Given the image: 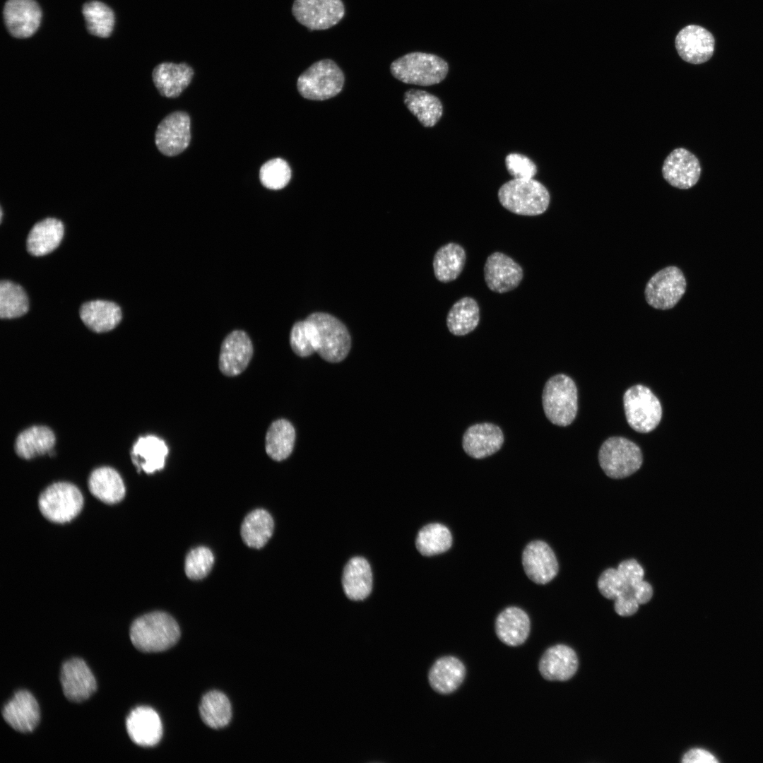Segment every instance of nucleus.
<instances>
[{
  "mask_svg": "<svg viewBox=\"0 0 763 763\" xmlns=\"http://www.w3.org/2000/svg\"><path fill=\"white\" fill-rule=\"evenodd\" d=\"M129 635L138 650L155 653L173 646L179 639L180 629L171 615L155 611L136 619L131 625Z\"/></svg>",
  "mask_w": 763,
  "mask_h": 763,
  "instance_id": "obj_1",
  "label": "nucleus"
},
{
  "mask_svg": "<svg viewBox=\"0 0 763 763\" xmlns=\"http://www.w3.org/2000/svg\"><path fill=\"white\" fill-rule=\"evenodd\" d=\"M501 205L511 213L533 216L548 209L550 196L546 187L533 179H513L498 191Z\"/></svg>",
  "mask_w": 763,
  "mask_h": 763,
  "instance_id": "obj_2",
  "label": "nucleus"
},
{
  "mask_svg": "<svg viewBox=\"0 0 763 763\" xmlns=\"http://www.w3.org/2000/svg\"><path fill=\"white\" fill-rule=\"evenodd\" d=\"M449 70L447 63L439 57L424 52H411L394 61L391 74L398 81L422 86L442 81Z\"/></svg>",
  "mask_w": 763,
  "mask_h": 763,
  "instance_id": "obj_3",
  "label": "nucleus"
},
{
  "mask_svg": "<svg viewBox=\"0 0 763 763\" xmlns=\"http://www.w3.org/2000/svg\"><path fill=\"white\" fill-rule=\"evenodd\" d=\"M542 403L547 418L553 424L567 426L574 420L577 409V389L567 375L556 374L545 384Z\"/></svg>",
  "mask_w": 763,
  "mask_h": 763,
  "instance_id": "obj_4",
  "label": "nucleus"
},
{
  "mask_svg": "<svg viewBox=\"0 0 763 763\" xmlns=\"http://www.w3.org/2000/svg\"><path fill=\"white\" fill-rule=\"evenodd\" d=\"M344 79L342 70L333 61L322 59L314 63L299 76L297 88L306 99L325 100L341 91Z\"/></svg>",
  "mask_w": 763,
  "mask_h": 763,
  "instance_id": "obj_5",
  "label": "nucleus"
},
{
  "mask_svg": "<svg viewBox=\"0 0 763 763\" xmlns=\"http://www.w3.org/2000/svg\"><path fill=\"white\" fill-rule=\"evenodd\" d=\"M600 466L611 478H624L638 471L643 462L642 453L634 442L622 437H612L601 445Z\"/></svg>",
  "mask_w": 763,
  "mask_h": 763,
  "instance_id": "obj_6",
  "label": "nucleus"
},
{
  "mask_svg": "<svg viewBox=\"0 0 763 763\" xmlns=\"http://www.w3.org/2000/svg\"><path fill=\"white\" fill-rule=\"evenodd\" d=\"M307 318L314 324L318 336L317 353L329 362H339L348 355L351 339L346 326L336 317L324 312H314Z\"/></svg>",
  "mask_w": 763,
  "mask_h": 763,
  "instance_id": "obj_7",
  "label": "nucleus"
},
{
  "mask_svg": "<svg viewBox=\"0 0 763 763\" xmlns=\"http://www.w3.org/2000/svg\"><path fill=\"white\" fill-rule=\"evenodd\" d=\"M623 404L628 424L638 432L652 431L661 420V403L645 386L637 384L629 388L624 394Z\"/></svg>",
  "mask_w": 763,
  "mask_h": 763,
  "instance_id": "obj_8",
  "label": "nucleus"
},
{
  "mask_svg": "<svg viewBox=\"0 0 763 763\" xmlns=\"http://www.w3.org/2000/svg\"><path fill=\"white\" fill-rule=\"evenodd\" d=\"M39 508L47 519L56 523L71 521L80 512L83 499L74 485L59 482L49 485L39 497Z\"/></svg>",
  "mask_w": 763,
  "mask_h": 763,
  "instance_id": "obj_9",
  "label": "nucleus"
},
{
  "mask_svg": "<svg viewBox=\"0 0 763 763\" xmlns=\"http://www.w3.org/2000/svg\"><path fill=\"white\" fill-rule=\"evenodd\" d=\"M686 280L680 268L668 266L656 273L645 288L647 303L658 309L673 308L686 290Z\"/></svg>",
  "mask_w": 763,
  "mask_h": 763,
  "instance_id": "obj_10",
  "label": "nucleus"
},
{
  "mask_svg": "<svg viewBox=\"0 0 763 763\" xmlns=\"http://www.w3.org/2000/svg\"><path fill=\"white\" fill-rule=\"evenodd\" d=\"M292 13L311 30H326L337 24L345 14L341 0H295Z\"/></svg>",
  "mask_w": 763,
  "mask_h": 763,
  "instance_id": "obj_11",
  "label": "nucleus"
},
{
  "mask_svg": "<svg viewBox=\"0 0 763 763\" xmlns=\"http://www.w3.org/2000/svg\"><path fill=\"white\" fill-rule=\"evenodd\" d=\"M190 141V118L184 112L168 114L158 126L155 145L165 155L179 154L188 147Z\"/></svg>",
  "mask_w": 763,
  "mask_h": 763,
  "instance_id": "obj_12",
  "label": "nucleus"
},
{
  "mask_svg": "<svg viewBox=\"0 0 763 763\" xmlns=\"http://www.w3.org/2000/svg\"><path fill=\"white\" fill-rule=\"evenodd\" d=\"M254 353L252 342L246 332L235 330L223 341L220 346L218 367L227 377H235L248 367Z\"/></svg>",
  "mask_w": 763,
  "mask_h": 763,
  "instance_id": "obj_13",
  "label": "nucleus"
},
{
  "mask_svg": "<svg viewBox=\"0 0 763 763\" xmlns=\"http://www.w3.org/2000/svg\"><path fill=\"white\" fill-rule=\"evenodd\" d=\"M524 277L521 266L513 259L496 252L487 258L484 266V278L488 288L504 293L519 286Z\"/></svg>",
  "mask_w": 763,
  "mask_h": 763,
  "instance_id": "obj_14",
  "label": "nucleus"
},
{
  "mask_svg": "<svg viewBox=\"0 0 763 763\" xmlns=\"http://www.w3.org/2000/svg\"><path fill=\"white\" fill-rule=\"evenodd\" d=\"M60 680L65 697L73 702L88 699L97 689L95 678L81 658H73L65 661L61 667Z\"/></svg>",
  "mask_w": 763,
  "mask_h": 763,
  "instance_id": "obj_15",
  "label": "nucleus"
},
{
  "mask_svg": "<svg viewBox=\"0 0 763 763\" xmlns=\"http://www.w3.org/2000/svg\"><path fill=\"white\" fill-rule=\"evenodd\" d=\"M675 47L685 61L700 64L709 61L714 54L715 39L706 28L697 25L683 28L675 38Z\"/></svg>",
  "mask_w": 763,
  "mask_h": 763,
  "instance_id": "obj_16",
  "label": "nucleus"
},
{
  "mask_svg": "<svg viewBox=\"0 0 763 763\" xmlns=\"http://www.w3.org/2000/svg\"><path fill=\"white\" fill-rule=\"evenodd\" d=\"M662 174L671 186L687 189L697 183L701 175V166L693 153L684 148H678L665 159Z\"/></svg>",
  "mask_w": 763,
  "mask_h": 763,
  "instance_id": "obj_17",
  "label": "nucleus"
},
{
  "mask_svg": "<svg viewBox=\"0 0 763 763\" xmlns=\"http://www.w3.org/2000/svg\"><path fill=\"white\" fill-rule=\"evenodd\" d=\"M3 16L8 32L17 38H25L37 30L42 11L35 0H7Z\"/></svg>",
  "mask_w": 763,
  "mask_h": 763,
  "instance_id": "obj_18",
  "label": "nucleus"
},
{
  "mask_svg": "<svg viewBox=\"0 0 763 763\" xmlns=\"http://www.w3.org/2000/svg\"><path fill=\"white\" fill-rule=\"evenodd\" d=\"M525 573L533 582L545 584L558 572V562L550 547L545 542L536 540L528 543L522 554Z\"/></svg>",
  "mask_w": 763,
  "mask_h": 763,
  "instance_id": "obj_19",
  "label": "nucleus"
},
{
  "mask_svg": "<svg viewBox=\"0 0 763 763\" xmlns=\"http://www.w3.org/2000/svg\"><path fill=\"white\" fill-rule=\"evenodd\" d=\"M2 716L11 728L25 733L38 725L40 711L34 696L27 690H20L4 705Z\"/></svg>",
  "mask_w": 763,
  "mask_h": 763,
  "instance_id": "obj_20",
  "label": "nucleus"
},
{
  "mask_svg": "<svg viewBox=\"0 0 763 763\" xmlns=\"http://www.w3.org/2000/svg\"><path fill=\"white\" fill-rule=\"evenodd\" d=\"M126 727L131 740L139 746H155L162 736L160 716L148 706H138L132 710L126 718Z\"/></svg>",
  "mask_w": 763,
  "mask_h": 763,
  "instance_id": "obj_21",
  "label": "nucleus"
},
{
  "mask_svg": "<svg viewBox=\"0 0 763 763\" xmlns=\"http://www.w3.org/2000/svg\"><path fill=\"white\" fill-rule=\"evenodd\" d=\"M504 443V435L497 425L484 422L469 427L463 436L465 452L475 459H483L499 451Z\"/></svg>",
  "mask_w": 763,
  "mask_h": 763,
  "instance_id": "obj_22",
  "label": "nucleus"
},
{
  "mask_svg": "<svg viewBox=\"0 0 763 763\" xmlns=\"http://www.w3.org/2000/svg\"><path fill=\"white\" fill-rule=\"evenodd\" d=\"M578 665L576 653L571 647L557 644L543 653L539 661L538 670L547 680L567 681L574 675Z\"/></svg>",
  "mask_w": 763,
  "mask_h": 763,
  "instance_id": "obj_23",
  "label": "nucleus"
},
{
  "mask_svg": "<svg viewBox=\"0 0 763 763\" xmlns=\"http://www.w3.org/2000/svg\"><path fill=\"white\" fill-rule=\"evenodd\" d=\"M530 630L528 615L518 607L505 608L496 618V634L507 646H517L524 644L529 636Z\"/></svg>",
  "mask_w": 763,
  "mask_h": 763,
  "instance_id": "obj_24",
  "label": "nucleus"
},
{
  "mask_svg": "<svg viewBox=\"0 0 763 763\" xmlns=\"http://www.w3.org/2000/svg\"><path fill=\"white\" fill-rule=\"evenodd\" d=\"M193 69L186 63L163 62L156 66L152 73L159 93L167 97H178L191 83Z\"/></svg>",
  "mask_w": 763,
  "mask_h": 763,
  "instance_id": "obj_25",
  "label": "nucleus"
},
{
  "mask_svg": "<svg viewBox=\"0 0 763 763\" xmlns=\"http://www.w3.org/2000/svg\"><path fill=\"white\" fill-rule=\"evenodd\" d=\"M466 676L464 664L458 658L445 656L438 658L432 666L428 680L431 687L442 694L456 691Z\"/></svg>",
  "mask_w": 763,
  "mask_h": 763,
  "instance_id": "obj_26",
  "label": "nucleus"
},
{
  "mask_svg": "<svg viewBox=\"0 0 763 763\" xmlns=\"http://www.w3.org/2000/svg\"><path fill=\"white\" fill-rule=\"evenodd\" d=\"M79 314L83 324L96 333L112 330L122 319V311L118 304L101 300L83 304Z\"/></svg>",
  "mask_w": 763,
  "mask_h": 763,
  "instance_id": "obj_27",
  "label": "nucleus"
},
{
  "mask_svg": "<svg viewBox=\"0 0 763 763\" xmlns=\"http://www.w3.org/2000/svg\"><path fill=\"white\" fill-rule=\"evenodd\" d=\"M167 454L165 442L153 435L139 437L131 451L132 461L137 469L148 474L164 468Z\"/></svg>",
  "mask_w": 763,
  "mask_h": 763,
  "instance_id": "obj_28",
  "label": "nucleus"
},
{
  "mask_svg": "<svg viewBox=\"0 0 763 763\" xmlns=\"http://www.w3.org/2000/svg\"><path fill=\"white\" fill-rule=\"evenodd\" d=\"M63 235L64 225L60 220L45 218L31 228L26 240L27 250L35 256L46 255L59 245Z\"/></svg>",
  "mask_w": 763,
  "mask_h": 763,
  "instance_id": "obj_29",
  "label": "nucleus"
},
{
  "mask_svg": "<svg viewBox=\"0 0 763 763\" xmlns=\"http://www.w3.org/2000/svg\"><path fill=\"white\" fill-rule=\"evenodd\" d=\"M343 591L350 600L367 598L372 588V574L369 562L363 557H355L346 564L342 579Z\"/></svg>",
  "mask_w": 763,
  "mask_h": 763,
  "instance_id": "obj_30",
  "label": "nucleus"
},
{
  "mask_svg": "<svg viewBox=\"0 0 763 763\" xmlns=\"http://www.w3.org/2000/svg\"><path fill=\"white\" fill-rule=\"evenodd\" d=\"M295 441V430L286 419L274 420L265 436V451L273 461H281L292 454Z\"/></svg>",
  "mask_w": 763,
  "mask_h": 763,
  "instance_id": "obj_31",
  "label": "nucleus"
},
{
  "mask_svg": "<svg viewBox=\"0 0 763 763\" xmlns=\"http://www.w3.org/2000/svg\"><path fill=\"white\" fill-rule=\"evenodd\" d=\"M88 487L95 497L107 504L119 502L125 495V487L120 475L107 466L96 468L91 473Z\"/></svg>",
  "mask_w": 763,
  "mask_h": 763,
  "instance_id": "obj_32",
  "label": "nucleus"
},
{
  "mask_svg": "<svg viewBox=\"0 0 763 763\" xmlns=\"http://www.w3.org/2000/svg\"><path fill=\"white\" fill-rule=\"evenodd\" d=\"M404 103L408 110L425 127L434 126L440 119L443 107L435 95L418 89H410L404 93Z\"/></svg>",
  "mask_w": 763,
  "mask_h": 763,
  "instance_id": "obj_33",
  "label": "nucleus"
},
{
  "mask_svg": "<svg viewBox=\"0 0 763 763\" xmlns=\"http://www.w3.org/2000/svg\"><path fill=\"white\" fill-rule=\"evenodd\" d=\"M55 444V436L45 426H32L18 434L15 450L22 459H30L49 452Z\"/></svg>",
  "mask_w": 763,
  "mask_h": 763,
  "instance_id": "obj_34",
  "label": "nucleus"
},
{
  "mask_svg": "<svg viewBox=\"0 0 763 763\" xmlns=\"http://www.w3.org/2000/svg\"><path fill=\"white\" fill-rule=\"evenodd\" d=\"M466 259L464 249L459 244L450 242L441 247L433 259L434 273L442 283L456 280L462 272Z\"/></svg>",
  "mask_w": 763,
  "mask_h": 763,
  "instance_id": "obj_35",
  "label": "nucleus"
},
{
  "mask_svg": "<svg viewBox=\"0 0 763 763\" xmlns=\"http://www.w3.org/2000/svg\"><path fill=\"white\" fill-rule=\"evenodd\" d=\"M480 321V309L475 300L465 297L455 302L446 317L449 331L455 336H464L473 331Z\"/></svg>",
  "mask_w": 763,
  "mask_h": 763,
  "instance_id": "obj_36",
  "label": "nucleus"
},
{
  "mask_svg": "<svg viewBox=\"0 0 763 763\" xmlns=\"http://www.w3.org/2000/svg\"><path fill=\"white\" fill-rule=\"evenodd\" d=\"M273 527L271 514L264 509H256L244 518L241 526V536L249 547L261 548L271 537Z\"/></svg>",
  "mask_w": 763,
  "mask_h": 763,
  "instance_id": "obj_37",
  "label": "nucleus"
},
{
  "mask_svg": "<svg viewBox=\"0 0 763 763\" xmlns=\"http://www.w3.org/2000/svg\"><path fill=\"white\" fill-rule=\"evenodd\" d=\"M200 716L208 727L218 729L226 726L232 717L230 702L225 694L213 690L204 694L199 705Z\"/></svg>",
  "mask_w": 763,
  "mask_h": 763,
  "instance_id": "obj_38",
  "label": "nucleus"
},
{
  "mask_svg": "<svg viewBox=\"0 0 763 763\" xmlns=\"http://www.w3.org/2000/svg\"><path fill=\"white\" fill-rule=\"evenodd\" d=\"M452 544V536L449 528L438 523L430 524L419 531L415 545L418 550L424 556H432L448 550Z\"/></svg>",
  "mask_w": 763,
  "mask_h": 763,
  "instance_id": "obj_39",
  "label": "nucleus"
},
{
  "mask_svg": "<svg viewBox=\"0 0 763 763\" xmlns=\"http://www.w3.org/2000/svg\"><path fill=\"white\" fill-rule=\"evenodd\" d=\"M82 13L88 31L100 37H109L113 30L114 15L106 4L98 1H90L83 4Z\"/></svg>",
  "mask_w": 763,
  "mask_h": 763,
  "instance_id": "obj_40",
  "label": "nucleus"
},
{
  "mask_svg": "<svg viewBox=\"0 0 763 763\" xmlns=\"http://www.w3.org/2000/svg\"><path fill=\"white\" fill-rule=\"evenodd\" d=\"M28 310V298L23 288L9 280L0 283V317H20Z\"/></svg>",
  "mask_w": 763,
  "mask_h": 763,
  "instance_id": "obj_41",
  "label": "nucleus"
},
{
  "mask_svg": "<svg viewBox=\"0 0 763 763\" xmlns=\"http://www.w3.org/2000/svg\"><path fill=\"white\" fill-rule=\"evenodd\" d=\"M290 344L292 351L302 357L310 356L317 352V329L307 317L292 326L290 334Z\"/></svg>",
  "mask_w": 763,
  "mask_h": 763,
  "instance_id": "obj_42",
  "label": "nucleus"
},
{
  "mask_svg": "<svg viewBox=\"0 0 763 763\" xmlns=\"http://www.w3.org/2000/svg\"><path fill=\"white\" fill-rule=\"evenodd\" d=\"M598 588L608 599L615 600L621 597L636 599L634 586L625 579L617 569L608 568L603 571L599 576Z\"/></svg>",
  "mask_w": 763,
  "mask_h": 763,
  "instance_id": "obj_43",
  "label": "nucleus"
},
{
  "mask_svg": "<svg viewBox=\"0 0 763 763\" xmlns=\"http://www.w3.org/2000/svg\"><path fill=\"white\" fill-rule=\"evenodd\" d=\"M291 170L288 162L281 158H273L265 162L259 171L262 185L269 189L284 188L290 182Z\"/></svg>",
  "mask_w": 763,
  "mask_h": 763,
  "instance_id": "obj_44",
  "label": "nucleus"
},
{
  "mask_svg": "<svg viewBox=\"0 0 763 763\" xmlns=\"http://www.w3.org/2000/svg\"><path fill=\"white\" fill-rule=\"evenodd\" d=\"M213 562L214 557L209 548L203 546L196 548L186 557L185 573L191 579H201L208 574Z\"/></svg>",
  "mask_w": 763,
  "mask_h": 763,
  "instance_id": "obj_45",
  "label": "nucleus"
},
{
  "mask_svg": "<svg viewBox=\"0 0 763 763\" xmlns=\"http://www.w3.org/2000/svg\"><path fill=\"white\" fill-rule=\"evenodd\" d=\"M508 172L514 179H533L537 172L536 164L527 156L519 153H510L505 158Z\"/></svg>",
  "mask_w": 763,
  "mask_h": 763,
  "instance_id": "obj_46",
  "label": "nucleus"
},
{
  "mask_svg": "<svg viewBox=\"0 0 763 763\" xmlns=\"http://www.w3.org/2000/svg\"><path fill=\"white\" fill-rule=\"evenodd\" d=\"M617 569L634 587L644 580V569L634 559L621 562Z\"/></svg>",
  "mask_w": 763,
  "mask_h": 763,
  "instance_id": "obj_47",
  "label": "nucleus"
},
{
  "mask_svg": "<svg viewBox=\"0 0 763 763\" xmlns=\"http://www.w3.org/2000/svg\"><path fill=\"white\" fill-rule=\"evenodd\" d=\"M683 763H717L718 760L709 751L702 748H693L682 757Z\"/></svg>",
  "mask_w": 763,
  "mask_h": 763,
  "instance_id": "obj_48",
  "label": "nucleus"
},
{
  "mask_svg": "<svg viewBox=\"0 0 763 763\" xmlns=\"http://www.w3.org/2000/svg\"><path fill=\"white\" fill-rule=\"evenodd\" d=\"M634 588L635 597L639 605L646 603L651 600L653 596V588L649 583L643 580Z\"/></svg>",
  "mask_w": 763,
  "mask_h": 763,
  "instance_id": "obj_49",
  "label": "nucleus"
},
{
  "mask_svg": "<svg viewBox=\"0 0 763 763\" xmlns=\"http://www.w3.org/2000/svg\"><path fill=\"white\" fill-rule=\"evenodd\" d=\"M2 215H3V213H2V208H1V220H2Z\"/></svg>",
  "mask_w": 763,
  "mask_h": 763,
  "instance_id": "obj_50",
  "label": "nucleus"
}]
</instances>
